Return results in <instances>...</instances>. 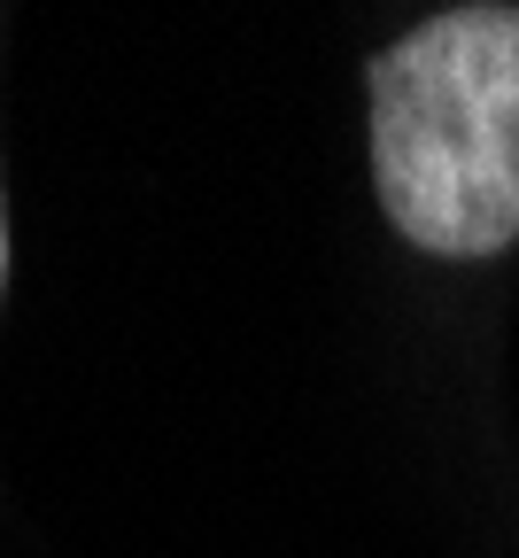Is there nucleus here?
<instances>
[{
	"label": "nucleus",
	"instance_id": "obj_1",
	"mask_svg": "<svg viewBox=\"0 0 519 558\" xmlns=\"http://www.w3.org/2000/svg\"><path fill=\"white\" fill-rule=\"evenodd\" d=\"M373 179L403 241H519V9H450L373 62Z\"/></svg>",
	"mask_w": 519,
	"mask_h": 558
}]
</instances>
